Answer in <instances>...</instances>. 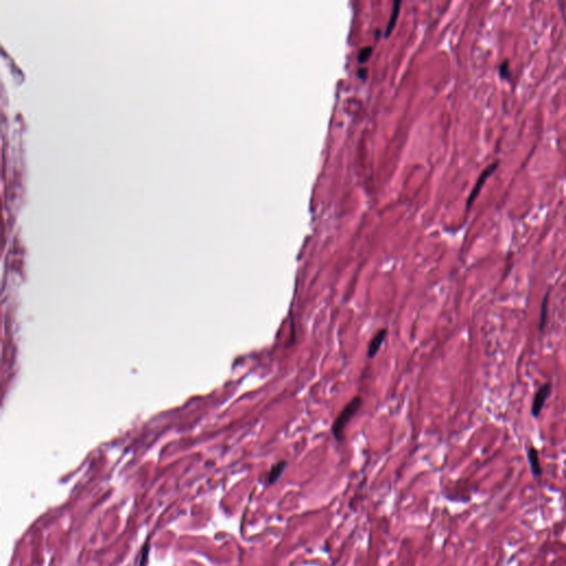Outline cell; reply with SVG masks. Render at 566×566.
Listing matches in <instances>:
<instances>
[{"label": "cell", "mask_w": 566, "mask_h": 566, "mask_svg": "<svg viewBox=\"0 0 566 566\" xmlns=\"http://www.w3.org/2000/svg\"><path fill=\"white\" fill-rule=\"evenodd\" d=\"M499 165H500V162H499V160H497V162H493V163H491L490 165H488L487 167H486L484 170H482V172H481V174H480L479 177H478V180H476V182H475V184H474V186H473L472 190H471V192H470V194H469V197H468L467 202H466V210H467V211H468V210L470 209V208H471V206L474 204L475 199L478 198V196L480 195L481 190H482V188H484V186H485V184L487 183V181L489 180V178L494 174V172L497 171V169H498V167H499Z\"/></svg>", "instance_id": "2"}, {"label": "cell", "mask_w": 566, "mask_h": 566, "mask_svg": "<svg viewBox=\"0 0 566 566\" xmlns=\"http://www.w3.org/2000/svg\"><path fill=\"white\" fill-rule=\"evenodd\" d=\"M386 336H387V329L379 330L376 334L373 336L371 342L368 344V349H367L368 359L372 360L374 359V356H376V354L379 352L380 347H382Z\"/></svg>", "instance_id": "4"}, {"label": "cell", "mask_w": 566, "mask_h": 566, "mask_svg": "<svg viewBox=\"0 0 566 566\" xmlns=\"http://www.w3.org/2000/svg\"><path fill=\"white\" fill-rule=\"evenodd\" d=\"M549 302H550V292L547 291L543 300H542L541 303V311H540V325H539V330L540 332H543L546 323H547V318H549Z\"/></svg>", "instance_id": "7"}, {"label": "cell", "mask_w": 566, "mask_h": 566, "mask_svg": "<svg viewBox=\"0 0 566 566\" xmlns=\"http://www.w3.org/2000/svg\"><path fill=\"white\" fill-rule=\"evenodd\" d=\"M362 397L356 396L352 401H351L346 406H345L342 412L338 414L336 419L334 420L332 425V433L337 442H343L345 436V429L349 425V422L354 418V416L359 412L362 407Z\"/></svg>", "instance_id": "1"}, {"label": "cell", "mask_w": 566, "mask_h": 566, "mask_svg": "<svg viewBox=\"0 0 566 566\" xmlns=\"http://www.w3.org/2000/svg\"><path fill=\"white\" fill-rule=\"evenodd\" d=\"M499 76L501 77L502 80L505 81H509L512 76V72H511V67H510V60L509 59H505L501 62V64L499 65Z\"/></svg>", "instance_id": "9"}, {"label": "cell", "mask_w": 566, "mask_h": 566, "mask_svg": "<svg viewBox=\"0 0 566 566\" xmlns=\"http://www.w3.org/2000/svg\"><path fill=\"white\" fill-rule=\"evenodd\" d=\"M402 3L401 2H395L394 6H393V10H391V14L389 17V20L388 23H387V27H386V35H389V33L391 32L393 29H394L395 25H396V21H397V17L399 14V7H401Z\"/></svg>", "instance_id": "8"}, {"label": "cell", "mask_w": 566, "mask_h": 566, "mask_svg": "<svg viewBox=\"0 0 566 566\" xmlns=\"http://www.w3.org/2000/svg\"><path fill=\"white\" fill-rule=\"evenodd\" d=\"M372 53V47H364L359 53V60L360 62H365L367 59L371 57Z\"/></svg>", "instance_id": "10"}, {"label": "cell", "mask_w": 566, "mask_h": 566, "mask_svg": "<svg viewBox=\"0 0 566 566\" xmlns=\"http://www.w3.org/2000/svg\"><path fill=\"white\" fill-rule=\"evenodd\" d=\"M287 464H288L287 461L282 460V461L277 462L275 466H272L269 474H268V476H267V484L269 486L275 485L276 482L280 478H281V475L283 474L285 468H287Z\"/></svg>", "instance_id": "6"}, {"label": "cell", "mask_w": 566, "mask_h": 566, "mask_svg": "<svg viewBox=\"0 0 566 566\" xmlns=\"http://www.w3.org/2000/svg\"><path fill=\"white\" fill-rule=\"evenodd\" d=\"M527 455H528V460L530 463V468H531L532 474L534 476H541L542 473H543V469H542L540 462L539 451L536 450L534 447H529Z\"/></svg>", "instance_id": "5"}, {"label": "cell", "mask_w": 566, "mask_h": 566, "mask_svg": "<svg viewBox=\"0 0 566 566\" xmlns=\"http://www.w3.org/2000/svg\"><path fill=\"white\" fill-rule=\"evenodd\" d=\"M551 393H552V384L550 382L542 385L538 389V391L535 393V396L533 398V403L531 406V414L534 418H538V417L541 415L547 398H549L551 395Z\"/></svg>", "instance_id": "3"}]
</instances>
